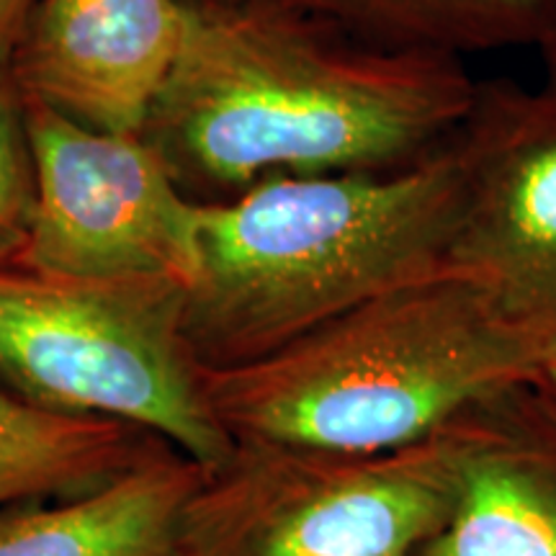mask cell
I'll use <instances>...</instances> for the list:
<instances>
[{
	"label": "cell",
	"mask_w": 556,
	"mask_h": 556,
	"mask_svg": "<svg viewBox=\"0 0 556 556\" xmlns=\"http://www.w3.org/2000/svg\"><path fill=\"white\" fill-rule=\"evenodd\" d=\"M186 3L184 47L142 139L199 204L274 176L417 168L475 106L479 80L458 58L361 45L287 0Z\"/></svg>",
	"instance_id": "1"
},
{
	"label": "cell",
	"mask_w": 556,
	"mask_h": 556,
	"mask_svg": "<svg viewBox=\"0 0 556 556\" xmlns=\"http://www.w3.org/2000/svg\"><path fill=\"white\" fill-rule=\"evenodd\" d=\"M464 204L456 139L417 168L274 176L199 204L184 338L204 371L245 366L387 291L448 274Z\"/></svg>",
	"instance_id": "2"
},
{
	"label": "cell",
	"mask_w": 556,
	"mask_h": 556,
	"mask_svg": "<svg viewBox=\"0 0 556 556\" xmlns=\"http://www.w3.org/2000/svg\"><path fill=\"white\" fill-rule=\"evenodd\" d=\"M554 345L475 278L448 270L387 291L253 364L204 371V387L232 441L377 454L544 377Z\"/></svg>",
	"instance_id": "3"
},
{
	"label": "cell",
	"mask_w": 556,
	"mask_h": 556,
	"mask_svg": "<svg viewBox=\"0 0 556 556\" xmlns=\"http://www.w3.org/2000/svg\"><path fill=\"white\" fill-rule=\"evenodd\" d=\"M176 278H67L0 266V387L37 407L119 420L204 469L235 441L184 338Z\"/></svg>",
	"instance_id": "4"
},
{
	"label": "cell",
	"mask_w": 556,
	"mask_h": 556,
	"mask_svg": "<svg viewBox=\"0 0 556 556\" xmlns=\"http://www.w3.org/2000/svg\"><path fill=\"white\" fill-rule=\"evenodd\" d=\"M456 495L451 422L377 454L235 441L184 516V556H420Z\"/></svg>",
	"instance_id": "5"
},
{
	"label": "cell",
	"mask_w": 556,
	"mask_h": 556,
	"mask_svg": "<svg viewBox=\"0 0 556 556\" xmlns=\"http://www.w3.org/2000/svg\"><path fill=\"white\" fill-rule=\"evenodd\" d=\"M24 103V101H21ZM34 214L16 266L67 278H176L197 261V212L142 135H109L24 103Z\"/></svg>",
	"instance_id": "6"
},
{
	"label": "cell",
	"mask_w": 556,
	"mask_h": 556,
	"mask_svg": "<svg viewBox=\"0 0 556 556\" xmlns=\"http://www.w3.org/2000/svg\"><path fill=\"white\" fill-rule=\"evenodd\" d=\"M456 144L464 204L451 266L556 340V99L479 80Z\"/></svg>",
	"instance_id": "7"
},
{
	"label": "cell",
	"mask_w": 556,
	"mask_h": 556,
	"mask_svg": "<svg viewBox=\"0 0 556 556\" xmlns=\"http://www.w3.org/2000/svg\"><path fill=\"white\" fill-rule=\"evenodd\" d=\"M186 0H37L3 78L83 127L142 135L184 47Z\"/></svg>",
	"instance_id": "8"
},
{
	"label": "cell",
	"mask_w": 556,
	"mask_h": 556,
	"mask_svg": "<svg viewBox=\"0 0 556 556\" xmlns=\"http://www.w3.org/2000/svg\"><path fill=\"white\" fill-rule=\"evenodd\" d=\"M456 495L420 556H556V389L546 377L451 420Z\"/></svg>",
	"instance_id": "9"
},
{
	"label": "cell",
	"mask_w": 556,
	"mask_h": 556,
	"mask_svg": "<svg viewBox=\"0 0 556 556\" xmlns=\"http://www.w3.org/2000/svg\"><path fill=\"white\" fill-rule=\"evenodd\" d=\"M206 469L165 448L80 497L0 510V556H184V516Z\"/></svg>",
	"instance_id": "10"
},
{
	"label": "cell",
	"mask_w": 556,
	"mask_h": 556,
	"mask_svg": "<svg viewBox=\"0 0 556 556\" xmlns=\"http://www.w3.org/2000/svg\"><path fill=\"white\" fill-rule=\"evenodd\" d=\"M165 448L127 422L54 413L0 387V510L88 495Z\"/></svg>",
	"instance_id": "11"
},
{
	"label": "cell",
	"mask_w": 556,
	"mask_h": 556,
	"mask_svg": "<svg viewBox=\"0 0 556 556\" xmlns=\"http://www.w3.org/2000/svg\"><path fill=\"white\" fill-rule=\"evenodd\" d=\"M345 37L387 52L458 58L541 47L556 26V0H287Z\"/></svg>",
	"instance_id": "12"
},
{
	"label": "cell",
	"mask_w": 556,
	"mask_h": 556,
	"mask_svg": "<svg viewBox=\"0 0 556 556\" xmlns=\"http://www.w3.org/2000/svg\"><path fill=\"white\" fill-rule=\"evenodd\" d=\"M34 160L24 103L0 78V266H16L29 240L34 214Z\"/></svg>",
	"instance_id": "13"
},
{
	"label": "cell",
	"mask_w": 556,
	"mask_h": 556,
	"mask_svg": "<svg viewBox=\"0 0 556 556\" xmlns=\"http://www.w3.org/2000/svg\"><path fill=\"white\" fill-rule=\"evenodd\" d=\"M34 3L37 0H0V78L5 75L11 50Z\"/></svg>",
	"instance_id": "14"
},
{
	"label": "cell",
	"mask_w": 556,
	"mask_h": 556,
	"mask_svg": "<svg viewBox=\"0 0 556 556\" xmlns=\"http://www.w3.org/2000/svg\"><path fill=\"white\" fill-rule=\"evenodd\" d=\"M539 50L541 58H544V86H541V90L556 99V26L548 31V37L541 41Z\"/></svg>",
	"instance_id": "15"
},
{
	"label": "cell",
	"mask_w": 556,
	"mask_h": 556,
	"mask_svg": "<svg viewBox=\"0 0 556 556\" xmlns=\"http://www.w3.org/2000/svg\"><path fill=\"white\" fill-rule=\"evenodd\" d=\"M544 377L548 379V384H552V387L556 389V345H554L552 356H548V361H546V371H544Z\"/></svg>",
	"instance_id": "16"
},
{
	"label": "cell",
	"mask_w": 556,
	"mask_h": 556,
	"mask_svg": "<svg viewBox=\"0 0 556 556\" xmlns=\"http://www.w3.org/2000/svg\"><path fill=\"white\" fill-rule=\"evenodd\" d=\"M219 3H240V0H219Z\"/></svg>",
	"instance_id": "17"
}]
</instances>
